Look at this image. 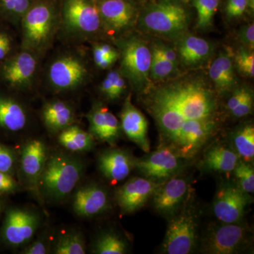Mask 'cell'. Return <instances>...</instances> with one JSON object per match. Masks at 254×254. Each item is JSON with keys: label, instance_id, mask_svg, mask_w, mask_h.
<instances>
[{"label": "cell", "instance_id": "49", "mask_svg": "<svg viewBox=\"0 0 254 254\" xmlns=\"http://www.w3.org/2000/svg\"><path fill=\"white\" fill-rule=\"evenodd\" d=\"M247 3H248V6L254 11V0H247Z\"/></svg>", "mask_w": 254, "mask_h": 254}, {"label": "cell", "instance_id": "22", "mask_svg": "<svg viewBox=\"0 0 254 254\" xmlns=\"http://www.w3.org/2000/svg\"><path fill=\"white\" fill-rule=\"evenodd\" d=\"M40 117L46 131L50 136L55 137L77 122V115L72 103L60 98L45 102Z\"/></svg>", "mask_w": 254, "mask_h": 254}, {"label": "cell", "instance_id": "25", "mask_svg": "<svg viewBox=\"0 0 254 254\" xmlns=\"http://www.w3.org/2000/svg\"><path fill=\"white\" fill-rule=\"evenodd\" d=\"M55 137L60 148L74 154L81 155L91 152L96 145V141L91 133L77 124L64 128Z\"/></svg>", "mask_w": 254, "mask_h": 254}, {"label": "cell", "instance_id": "35", "mask_svg": "<svg viewBox=\"0 0 254 254\" xmlns=\"http://www.w3.org/2000/svg\"><path fill=\"white\" fill-rule=\"evenodd\" d=\"M237 185L246 193H253L254 191V168L252 163L239 161L234 169Z\"/></svg>", "mask_w": 254, "mask_h": 254}, {"label": "cell", "instance_id": "10", "mask_svg": "<svg viewBox=\"0 0 254 254\" xmlns=\"http://www.w3.org/2000/svg\"><path fill=\"white\" fill-rule=\"evenodd\" d=\"M40 59L35 53L20 48L0 64V76L16 93H30L36 86Z\"/></svg>", "mask_w": 254, "mask_h": 254}, {"label": "cell", "instance_id": "11", "mask_svg": "<svg viewBox=\"0 0 254 254\" xmlns=\"http://www.w3.org/2000/svg\"><path fill=\"white\" fill-rule=\"evenodd\" d=\"M33 113L18 95L0 93V134L9 139H23L33 124Z\"/></svg>", "mask_w": 254, "mask_h": 254}, {"label": "cell", "instance_id": "2", "mask_svg": "<svg viewBox=\"0 0 254 254\" xmlns=\"http://www.w3.org/2000/svg\"><path fill=\"white\" fill-rule=\"evenodd\" d=\"M86 162L81 155L61 148H50L38 190L43 205H62L84 179Z\"/></svg>", "mask_w": 254, "mask_h": 254}, {"label": "cell", "instance_id": "42", "mask_svg": "<svg viewBox=\"0 0 254 254\" xmlns=\"http://www.w3.org/2000/svg\"><path fill=\"white\" fill-rule=\"evenodd\" d=\"M126 78L122 74L120 70H117L110 101H115V100L120 99L123 96L125 91H126Z\"/></svg>", "mask_w": 254, "mask_h": 254}, {"label": "cell", "instance_id": "40", "mask_svg": "<svg viewBox=\"0 0 254 254\" xmlns=\"http://www.w3.org/2000/svg\"><path fill=\"white\" fill-rule=\"evenodd\" d=\"M15 51V42L10 33L0 30V64L9 58Z\"/></svg>", "mask_w": 254, "mask_h": 254}, {"label": "cell", "instance_id": "33", "mask_svg": "<svg viewBox=\"0 0 254 254\" xmlns=\"http://www.w3.org/2000/svg\"><path fill=\"white\" fill-rule=\"evenodd\" d=\"M35 0H0V14L10 22L19 25L21 18Z\"/></svg>", "mask_w": 254, "mask_h": 254}, {"label": "cell", "instance_id": "27", "mask_svg": "<svg viewBox=\"0 0 254 254\" xmlns=\"http://www.w3.org/2000/svg\"><path fill=\"white\" fill-rule=\"evenodd\" d=\"M87 251L86 237L79 227L55 232L50 254H85Z\"/></svg>", "mask_w": 254, "mask_h": 254}, {"label": "cell", "instance_id": "19", "mask_svg": "<svg viewBox=\"0 0 254 254\" xmlns=\"http://www.w3.org/2000/svg\"><path fill=\"white\" fill-rule=\"evenodd\" d=\"M86 117L88 132L95 141L115 146L121 136V127L118 119L108 107L102 102H95Z\"/></svg>", "mask_w": 254, "mask_h": 254}, {"label": "cell", "instance_id": "1", "mask_svg": "<svg viewBox=\"0 0 254 254\" xmlns=\"http://www.w3.org/2000/svg\"><path fill=\"white\" fill-rule=\"evenodd\" d=\"M144 105L154 119L160 146L180 158H195L218 133L219 107L213 91L198 78L147 88Z\"/></svg>", "mask_w": 254, "mask_h": 254}, {"label": "cell", "instance_id": "26", "mask_svg": "<svg viewBox=\"0 0 254 254\" xmlns=\"http://www.w3.org/2000/svg\"><path fill=\"white\" fill-rule=\"evenodd\" d=\"M209 76L219 93H226L234 88L236 84V76L230 50L221 53L214 60L209 68Z\"/></svg>", "mask_w": 254, "mask_h": 254}, {"label": "cell", "instance_id": "41", "mask_svg": "<svg viewBox=\"0 0 254 254\" xmlns=\"http://www.w3.org/2000/svg\"><path fill=\"white\" fill-rule=\"evenodd\" d=\"M254 96L253 93L250 91L246 95L245 98L241 102L240 104L235 109L230 113L235 118H242L250 115L253 108Z\"/></svg>", "mask_w": 254, "mask_h": 254}, {"label": "cell", "instance_id": "48", "mask_svg": "<svg viewBox=\"0 0 254 254\" xmlns=\"http://www.w3.org/2000/svg\"><path fill=\"white\" fill-rule=\"evenodd\" d=\"M8 205H9L8 197L0 195V220L2 218L3 214H4L5 210H6Z\"/></svg>", "mask_w": 254, "mask_h": 254}, {"label": "cell", "instance_id": "29", "mask_svg": "<svg viewBox=\"0 0 254 254\" xmlns=\"http://www.w3.org/2000/svg\"><path fill=\"white\" fill-rule=\"evenodd\" d=\"M240 161V157L235 150L223 145L211 147L205 153L203 165L210 171L230 173Z\"/></svg>", "mask_w": 254, "mask_h": 254}, {"label": "cell", "instance_id": "39", "mask_svg": "<svg viewBox=\"0 0 254 254\" xmlns=\"http://www.w3.org/2000/svg\"><path fill=\"white\" fill-rule=\"evenodd\" d=\"M23 191L24 190L16 177L0 171V195L9 197Z\"/></svg>", "mask_w": 254, "mask_h": 254}, {"label": "cell", "instance_id": "31", "mask_svg": "<svg viewBox=\"0 0 254 254\" xmlns=\"http://www.w3.org/2000/svg\"><path fill=\"white\" fill-rule=\"evenodd\" d=\"M54 229L45 222L29 242L18 251L20 254H50L54 237Z\"/></svg>", "mask_w": 254, "mask_h": 254}, {"label": "cell", "instance_id": "43", "mask_svg": "<svg viewBox=\"0 0 254 254\" xmlns=\"http://www.w3.org/2000/svg\"><path fill=\"white\" fill-rule=\"evenodd\" d=\"M247 6V0H229L226 6L227 16L235 18L242 16Z\"/></svg>", "mask_w": 254, "mask_h": 254}, {"label": "cell", "instance_id": "15", "mask_svg": "<svg viewBox=\"0 0 254 254\" xmlns=\"http://www.w3.org/2000/svg\"><path fill=\"white\" fill-rule=\"evenodd\" d=\"M248 228L239 223H223L212 228L203 242L205 253L232 254L240 252L247 247Z\"/></svg>", "mask_w": 254, "mask_h": 254}, {"label": "cell", "instance_id": "8", "mask_svg": "<svg viewBox=\"0 0 254 254\" xmlns=\"http://www.w3.org/2000/svg\"><path fill=\"white\" fill-rule=\"evenodd\" d=\"M90 75L89 66L83 55L64 52L50 62L46 70L47 83L53 93H71L83 88Z\"/></svg>", "mask_w": 254, "mask_h": 254}, {"label": "cell", "instance_id": "24", "mask_svg": "<svg viewBox=\"0 0 254 254\" xmlns=\"http://www.w3.org/2000/svg\"><path fill=\"white\" fill-rule=\"evenodd\" d=\"M176 51L179 63L186 67H195L204 63L211 56L213 47L203 38L184 35L176 40Z\"/></svg>", "mask_w": 254, "mask_h": 254}, {"label": "cell", "instance_id": "5", "mask_svg": "<svg viewBox=\"0 0 254 254\" xmlns=\"http://www.w3.org/2000/svg\"><path fill=\"white\" fill-rule=\"evenodd\" d=\"M2 218L0 246L14 252L27 245L46 222L44 211L30 205H8Z\"/></svg>", "mask_w": 254, "mask_h": 254}, {"label": "cell", "instance_id": "37", "mask_svg": "<svg viewBox=\"0 0 254 254\" xmlns=\"http://www.w3.org/2000/svg\"><path fill=\"white\" fill-rule=\"evenodd\" d=\"M18 148L0 142V171L16 176Z\"/></svg>", "mask_w": 254, "mask_h": 254}, {"label": "cell", "instance_id": "12", "mask_svg": "<svg viewBox=\"0 0 254 254\" xmlns=\"http://www.w3.org/2000/svg\"><path fill=\"white\" fill-rule=\"evenodd\" d=\"M76 216L81 219H93L109 211L111 197L106 187L95 181H84L73 190L68 201Z\"/></svg>", "mask_w": 254, "mask_h": 254}, {"label": "cell", "instance_id": "28", "mask_svg": "<svg viewBox=\"0 0 254 254\" xmlns=\"http://www.w3.org/2000/svg\"><path fill=\"white\" fill-rule=\"evenodd\" d=\"M94 254H125L128 251L126 239L113 229H106L97 234L90 245Z\"/></svg>", "mask_w": 254, "mask_h": 254}, {"label": "cell", "instance_id": "16", "mask_svg": "<svg viewBox=\"0 0 254 254\" xmlns=\"http://www.w3.org/2000/svg\"><path fill=\"white\" fill-rule=\"evenodd\" d=\"M103 31L116 37L127 33L136 23L138 13L128 0H98Z\"/></svg>", "mask_w": 254, "mask_h": 254}, {"label": "cell", "instance_id": "18", "mask_svg": "<svg viewBox=\"0 0 254 254\" xmlns=\"http://www.w3.org/2000/svg\"><path fill=\"white\" fill-rule=\"evenodd\" d=\"M160 185L145 177H133L117 188L114 200L122 213H134L147 203Z\"/></svg>", "mask_w": 254, "mask_h": 254}, {"label": "cell", "instance_id": "32", "mask_svg": "<svg viewBox=\"0 0 254 254\" xmlns=\"http://www.w3.org/2000/svg\"><path fill=\"white\" fill-rule=\"evenodd\" d=\"M93 63L99 69H110L118 61L120 53L118 48L105 43H93L92 45Z\"/></svg>", "mask_w": 254, "mask_h": 254}, {"label": "cell", "instance_id": "46", "mask_svg": "<svg viewBox=\"0 0 254 254\" xmlns=\"http://www.w3.org/2000/svg\"><path fill=\"white\" fill-rule=\"evenodd\" d=\"M250 89L247 88V87H241V88H237L233 92L230 99L228 100L227 103V109L232 112V110L235 109L241 102L243 100L244 98L247 94Z\"/></svg>", "mask_w": 254, "mask_h": 254}, {"label": "cell", "instance_id": "38", "mask_svg": "<svg viewBox=\"0 0 254 254\" xmlns=\"http://www.w3.org/2000/svg\"><path fill=\"white\" fill-rule=\"evenodd\" d=\"M235 66L240 73L248 77L254 76V54L252 50L240 48L234 56Z\"/></svg>", "mask_w": 254, "mask_h": 254}, {"label": "cell", "instance_id": "7", "mask_svg": "<svg viewBox=\"0 0 254 254\" xmlns=\"http://www.w3.org/2000/svg\"><path fill=\"white\" fill-rule=\"evenodd\" d=\"M138 18L143 31L168 39L177 40L186 34L190 25L186 8L176 1H159L148 5Z\"/></svg>", "mask_w": 254, "mask_h": 254}, {"label": "cell", "instance_id": "44", "mask_svg": "<svg viewBox=\"0 0 254 254\" xmlns=\"http://www.w3.org/2000/svg\"><path fill=\"white\" fill-rule=\"evenodd\" d=\"M116 73L117 70H112V71H109L100 85L99 91L100 94L108 101H110V98H111L114 81H115Z\"/></svg>", "mask_w": 254, "mask_h": 254}, {"label": "cell", "instance_id": "36", "mask_svg": "<svg viewBox=\"0 0 254 254\" xmlns=\"http://www.w3.org/2000/svg\"><path fill=\"white\" fill-rule=\"evenodd\" d=\"M193 4L198 14V27L208 28L218 9L219 0H193Z\"/></svg>", "mask_w": 254, "mask_h": 254}, {"label": "cell", "instance_id": "30", "mask_svg": "<svg viewBox=\"0 0 254 254\" xmlns=\"http://www.w3.org/2000/svg\"><path fill=\"white\" fill-rule=\"evenodd\" d=\"M234 149L243 161L252 163L254 158V128L247 125L238 128L232 136Z\"/></svg>", "mask_w": 254, "mask_h": 254}, {"label": "cell", "instance_id": "21", "mask_svg": "<svg viewBox=\"0 0 254 254\" xmlns=\"http://www.w3.org/2000/svg\"><path fill=\"white\" fill-rule=\"evenodd\" d=\"M134 158L127 150L112 146L98 155L97 168L108 181L116 183L130 175L134 168Z\"/></svg>", "mask_w": 254, "mask_h": 254}, {"label": "cell", "instance_id": "17", "mask_svg": "<svg viewBox=\"0 0 254 254\" xmlns=\"http://www.w3.org/2000/svg\"><path fill=\"white\" fill-rule=\"evenodd\" d=\"M252 200L250 193H246L237 185L222 187L214 199V215L222 223H239Z\"/></svg>", "mask_w": 254, "mask_h": 254}, {"label": "cell", "instance_id": "14", "mask_svg": "<svg viewBox=\"0 0 254 254\" xmlns=\"http://www.w3.org/2000/svg\"><path fill=\"white\" fill-rule=\"evenodd\" d=\"M184 159L167 148L159 147L156 151L141 158H134L136 168L145 178L157 183L177 176L184 167Z\"/></svg>", "mask_w": 254, "mask_h": 254}, {"label": "cell", "instance_id": "9", "mask_svg": "<svg viewBox=\"0 0 254 254\" xmlns=\"http://www.w3.org/2000/svg\"><path fill=\"white\" fill-rule=\"evenodd\" d=\"M50 147L40 136H28L20 143L16 179L24 191L31 193L42 207L38 185L44 170Z\"/></svg>", "mask_w": 254, "mask_h": 254}, {"label": "cell", "instance_id": "45", "mask_svg": "<svg viewBox=\"0 0 254 254\" xmlns=\"http://www.w3.org/2000/svg\"><path fill=\"white\" fill-rule=\"evenodd\" d=\"M239 39L249 49L253 50L254 47V25H247L240 29L238 33Z\"/></svg>", "mask_w": 254, "mask_h": 254}, {"label": "cell", "instance_id": "6", "mask_svg": "<svg viewBox=\"0 0 254 254\" xmlns=\"http://www.w3.org/2000/svg\"><path fill=\"white\" fill-rule=\"evenodd\" d=\"M120 53V70L132 88L138 93L149 88L151 50L141 38L125 33L115 39Z\"/></svg>", "mask_w": 254, "mask_h": 254}, {"label": "cell", "instance_id": "20", "mask_svg": "<svg viewBox=\"0 0 254 254\" xmlns=\"http://www.w3.org/2000/svg\"><path fill=\"white\" fill-rule=\"evenodd\" d=\"M188 188V182L182 177H173L163 182L152 195L153 208L161 215L173 216L184 204Z\"/></svg>", "mask_w": 254, "mask_h": 254}, {"label": "cell", "instance_id": "4", "mask_svg": "<svg viewBox=\"0 0 254 254\" xmlns=\"http://www.w3.org/2000/svg\"><path fill=\"white\" fill-rule=\"evenodd\" d=\"M58 36L71 44L93 42L103 32L98 0H60Z\"/></svg>", "mask_w": 254, "mask_h": 254}, {"label": "cell", "instance_id": "23", "mask_svg": "<svg viewBox=\"0 0 254 254\" xmlns=\"http://www.w3.org/2000/svg\"><path fill=\"white\" fill-rule=\"evenodd\" d=\"M120 118L122 132L145 153H149L148 121L143 114L131 103V95H128L124 102Z\"/></svg>", "mask_w": 254, "mask_h": 254}, {"label": "cell", "instance_id": "34", "mask_svg": "<svg viewBox=\"0 0 254 254\" xmlns=\"http://www.w3.org/2000/svg\"><path fill=\"white\" fill-rule=\"evenodd\" d=\"M150 77L160 81L172 76L177 71L178 66L165 59L154 46L151 50Z\"/></svg>", "mask_w": 254, "mask_h": 254}, {"label": "cell", "instance_id": "3", "mask_svg": "<svg viewBox=\"0 0 254 254\" xmlns=\"http://www.w3.org/2000/svg\"><path fill=\"white\" fill-rule=\"evenodd\" d=\"M20 48L43 56L58 36L60 26V0H35L21 18Z\"/></svg>", "mask_w": 254, "mask_h": 254}, {"label": "cell", "instance_id": "47", "mask_svg": "<svg viewBox=\"0 0 254 254\" xmlns=\"http://www.w3.org/2000/svg\"><path fill=\"white\" fill-rule=\"evenodd\" d=\"M154 46L163 55L165 59L178 66V58H177L175 50H173V48H170V47L167 46L166 45L163 44V43H158V44L154 45Z\"/></svg>", "mask_w": 254, "mask_h": 254}, {"label": "cell", "instance_id": "13", "mask_svg": "<svg viewBox=\"0 0 254 254\" xmlns=\"http://www.w3.org/2000/svg\"><path fill=\"white\" fill-rule=\"evenodd\" d=\"M197 221L193 210L182 209L173 215L163 243V252L168 254H188L196 243Z\"/></svg>", "mask_w": 254, "mask_h": 254}]
</instances>
